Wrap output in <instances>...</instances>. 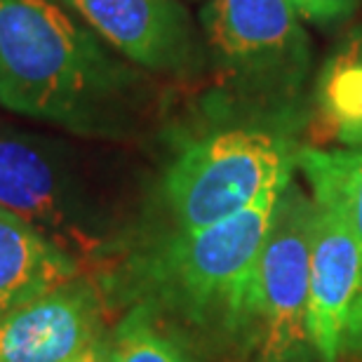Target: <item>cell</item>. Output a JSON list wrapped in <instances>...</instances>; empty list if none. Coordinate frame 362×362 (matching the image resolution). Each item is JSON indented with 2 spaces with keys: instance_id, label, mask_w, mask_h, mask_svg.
<instances>
[{
  "instance_id": "6da1fadb",
  "label": "cell",
  "mask_w": 362,
  "mask_h": 362,
  "mask_svg": "<svg viewBox=\"0 0 362 362\" xmlns=\"http://www.w3.org/2000/svg\"><path fill=\"white\" fill-rule=\"evenodd\" d=\"M139 88L134 64L57 0H0V106L74 132L99 129Z\"/></svg>"
},
{
  "instance_id": "7a4b0ae2",
  "label": "cell",
  "mask_w": 362,
  "mask_h": 362,
  "mask_svg": "<svg viewBox=\"0 0 362 362\" xmlns=\"http://www.w3.org/2000/svg\"><path fill=\"white\" fill-rule=\"evenodd\" d=\"M282 191L212 226L170 235L156 252L151 275L172 306L195 320L219 317L240 327L257 262Z\"/></svg>"
},
{
  "instance_id": "3957f363",
  "label": "cell",
  "mask_w": 362,
  "mask_h": 362,
  "mask_svg": "<svg viewBox=\"0 0 362 362\" xmlns=\"http://www.w3.org/2000/svg\"><path fill=\"white\" fill-rule=\"evenodd\" d=\"M296 153L264 129H223L188 144L163 179L177 233L219 223L292 181Z\"/></svg>"
},
{
  "instance_id": "277c9868",
  "label": "cell",
  "mask_w": 362,
  "mask_h": 362,
  "mask_svg": "<svg viewBox=\"0 0 362 362\" xmlns=\"http://www.w3.org/2000/svg\"><path fill=\"white\" fill-rule=\"evenodd\" d=\"M313 198L294 179L282 188L245 301L240 327L255 362H303L308 337V280Z\"/></svg>"
},
{
  "instance_id": "5b68a950",
  "label": "cell",
  "mask_w": 362,
  "mask_h": 362,
  "mask_svg": "<svg viewBox=\"0 0 362 362\" xmlns=\"http://www.w3.org/2000/svg\"><path fill=\"white\" fill-rule=\"evenodd\" d=\"M0 207L76 259L97 247L94 202L64 141L0 125Z\"/></svg>"
},
{
  "instance_id": "8992f818",
  "label": "cell",
  "mask_w": 362,
  "mask_h": 362,
  "mask_svg": "<svg viewBox=\"0 0 362 362\" xmlns=\"http://www.w3.org/2000/svg\"><path fill=\"white\" fill-rule=\"evenodd\" d=\"M200 21L209 47L245 83L294 90L306 76L308 35L287 0H209Z\"/></svg>"
},
{
  "instance_id": "52a82bcc",
  "label": "cell",
  "mask_w": 362,
  "mask_h": 362,
  "mask_svg": "<svg viewBox=\"0 0 362 362\" xmlns=\"http://www.w3.org/2000/svg\"><path fill=\"white\" fill-rule=\"evenodd\" d=\"M122 59L153 74H186L200 40L181 0H57Z\"/></svg>"
},
{
  "instance_id": "ba28073f",
  "label": "cell",
  "mask_w": 362,
  "mask_h": 362,
  "mask_svg": "<svg viewBox=\"0 0 362 362\" xmlns=\"http://www.w3.org/2000/svg\"><path fill=\"white\" fill-rule=\"evenodd\" d=\"M313 198L308 337L320 362H339L362 296V247L351 223L325 198Z\"/></svg>"
},
{
  "instance_id": "9c48e42d",
  "label": "cell",
  "mask_w": 362,
  "mask_h": 362,
  "mask_svg": "<svg viewBox=\"0 0 362 362\" xmlns=\"http://www.w3.org/2000/svg\"><path fill=\"white\" fill-rule=\"evenodd\" d=\"M97 339L99 303L76 278L0 317V362H71Z\"/></svg>"
},
{
  "instance_id": "30bf717a",
  "label": "cell",
  "mask_w": 362,
  "mask_h": 362,
  "mask_svg": "<svg viewBox=\"0 0 362 362\" xmlns=\"http://www.w3.org/2000/svg\"><path fill=\"white\" fill-rule=\"evenodd\" d=\"M78 273L76 257L0 207V317L76 280Z\"/></svg>"
},
{
  "instance_id": "8fae6325",
  "label": "cell",
  "mask_w": 362,
  "mask_h": 362,
  "mask_svg": "<svg viewBox=\"0 0 362 362\" xmlns=\"http://www.w3.org/2000/svg\"><path fill=\"white\" fill-rule=\"evenodd\" d=\"M296 165L310 184V195L332 202L346 216L362 247V146L349 151L301 148ZM349 351L362 356V296L353 320Z\"/></svg>"
},
{
  "instance_id": "7c38bea8",
  "label": "cell",
  "mask_w": 362,
  "mask_h": 362,
  "mask_svg": "<svg viewBox=\"0 0 362 362\" xmlns=\"http://www.w3.org/2000/svg\"><path fill=\"white\" fill-rule=\"evenodd\" d=\"M315 94L329 134L346 146H362V31L351 33L334 49Z\"/></svg>"
},
{
  "instance_id": "4fadbf2b",
  "label": "cell",
  "mask_w": 362,
  "mask_h": 362,
  "mask_svg": "<svg viewBox=\"0 0 362 362\" xmlns=\"http://www.w3.org/2000/svg\"><path fill=\"white\" fill-rule=\"evenodd\" d=\"M111 362H191L184 351L151 322L144 308H134L118 325L111 341Z\"/></svg>"
},
{
  "instance_id": "5bb4252c",
  "label": "cell",
  "mask_w": 362,
  "mask_h": 362,
  "mask_svg": "<svg viewBox=\"0 0 362 362\" xmlns=\"http://www.w3.org/2000/svg\"><path fill=\"white\" fill-rule=\"evenodd\" d=\"M301 19L308 21H334L353 12L358 0H287Z\"/></svg>"
},
{
  "instance_id": "9a60e30c",
  "label": "cell",
  "mask_w": 362,
  "mask_h": 362,
  "mask_svg": "<svg viewBox=\"0 0 362 362\" xmlns=\"http://www.w3.org/2000/svg\"><path fill=\"white\" fill-rule=\"evenodd\" d=\"M71 362H111V344H106L104 339H97Z\"/></svg>"
}]
</instances>
